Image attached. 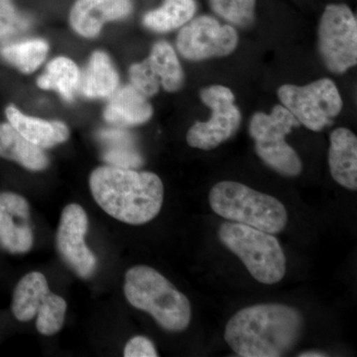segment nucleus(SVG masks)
<instances>
[{"instance_id":"obj_1","label":"nucleus","mask_w":357,"mask_h":357,"mask_svg":"<svg viewBox=\"0 0 357 357\" xmlns=\"http://www.w3.org/2000/svg\"><path fill=\"white\" fill-rule=\"evenodd\" d=\"M302 312L287 305L246 307L231 317L225 340L237 356L280 357L292 351L302 335Z\"/></svg>"},{"instance_id":"obj_2","label":"nucleus","mask_w":357,"mask_h":357,"mask_svg":"<svg viewBox=\"0 0 357 357\" xmlns=\"http://www.w3.org/2000/svg\"><path fill=\"white\" fill-rule=\"evenodd\" d=\"M89 188L96 204L107 215L128 225L151 222L163 204V183L151 172L98 167L89 177Z\"/></svg>"},{"instance_id":"obj_3","label":"nucleus","mask_w":357,"mask_h":357,"mask_svg":"<svg viewBox=\"0 0 357 357\" xmlns=\"http://www.w3.org/2000/svg\"><path fill=\"white\" fill-rule=\"evenodd\" d=\"M124 295L131 306L151 314L168 332H183L190 325L189 299L153 268H130L126 274Z\"/></svg>"},{"instance_id":"obj_4","label":"nucleus","mask_w":357,"mask_h":357,"mask_svg":"<svg viewBox=\"0 0 357 357\" xmlns=\"http://www.w3.org/2000/svg\"><path fill=\"white\" fill-rule=\"evenodd\" d=\"M208 202L220 217L268 234H279L288 222L287 210L279 199L241 183H218L211 190Z\"/></svg>"},{"instance_id":"obj_5","label":"nucleus","mask_w":357,"mask_h":357,"mask_svg":"<svg viewBox=\"0 0 357 357\" xmlns=\"http://www.w3.org/2000/svg\"><path fill=\"white\" fill-rule=\"evenodd\" d=\"M218 237L243 262L256 281L273 285L285 276V255L278 239L271 234L243 223L223 222Z\"/></svg>"},{"instance_id":"obj_6","label":"nucleus","mask_w":357,"mask_h":357,"mask_svg":"<svg viewBox=\"0 0 357 357\" xmlns=\"http://www.w3.org/2000/svg\"><path fill=\"white\" fill-rule=\"evenodd\" d=\"M299 126V121L282 105H275L270 114L256 112L249 122L256 154L284 177H297L302 173L299 155L286 142V136Z\"/></svg>"},{"instance_id":"obj_7","label":"nucleus","mask_w":357,"mask_h":357,"mask_svg":"<svg viewBox=\"0 0 357 357\" xmlns=\"http://www.w3.org/2000/svg\"><path fill=\"white\" fill-rule=\"evenodd\" d=\"M277 93L282 105L299 123L314 132L332 124L344 107L337 86L326 77L306 86L284 84Z\"/></svg>"},{"instance_id":"obj_8","label":"nucleus","mask_w":357,"mask_h":357,"mask_svg":"<svg viewBox=\"0 0 357 357\" xmlns=\"http://www.w3.org/2000/svg\"><path fill=\"white\" fill-rule=\"evenodd\" d=\"M318 48L326 69L342 75L357 64V20L347 4H328L319 23Z\"/></svg>"},{"instance_id":"obj_9","label":"nucleus","mask_w":357,"mask_h":357,"mask_svg":"<svg viewBox=\"0 0 357 357\" xmlns=\"http://www.w3.org/2000/svg\"><path fill=\"white\" fill-rule=\"evenodd\" d=\"M66 312L67 303L51 292L43 274L30 272L18 282L13 300V312L18 321H29L37 317V330L49 337L60 332Z\"/></svg>"},{"instance_id":"obj_10","label":"nucleus","mask_w":357,"mask_h":357,"mask_svg":"<svg viewBox=\"0 0 357 357\" xmlns=\"http://www.w3.org/2000/svg\"><path fill=\"white\" fill-rule=\"evenodd\" d=\"M202 102L211 109L208 121H197L187 133V142L197 149H215L238 131L241 112L231 89L220 84L206 86L199 93Z\"/></svg>"},{"instance_id":"obj_11","label":"nucleus","mask_w":357,"mask_h":357,"mask_svg":"<svg viewBox=\"0 0 357 357\" xmlns=\"http://www.w3.org/2000/svg\"><path fill=\"white\" fill-rule=\"evenodd\" d=\"M238 45L236 30L210 15L192 18L178 32L176 46L180 55L192 62L229 56Z\"/></svg>"},{"instance_id":"obj_12","label":"nucleus","mask_w":357,"mask_h":357,"mask_svg":"<svg viewBox=\"0 0 357 357\" xmlns=\"http://www.w3.org/2000/svg\"><path fill=\"white\" fill-rule=\"evenodd\" d=\"M89 220L79 204H70L63 211L56 237L58 252L68 266L81 278L93 276L96 257L86 243Z\"/></svg>"},{"instance_id":"obj_13","label":"nucleus","mask_w":357,"mask_h":357,"mask_svg":"<svg viewBox=\"0 0 357 357\" xmlns=\"http://www.w3.org/2000/svg\"><path fill=\"white\" fill-rule=\"evenodd\" d=\"M34 241L30 206L22 196L0 194V246L14 255L26 253Z\"/></svg>"},{"instance_id":"obj_14","label":"nucleus","mask_w":357,"mask_h":357,"mask_svg":"<svg viewBox=\"0 0 357 357\" xmlns=\"http://www.w3.org/2000/svg\"><path fill=\"white\" fill-rule=\"evenodd\" d=\"M131 11L130 0H77L70 10V22L77 34L93 38L105 23L122 20Z\"/></svg>"},{"instance_id":"obj_15","label":"nucleus","mask_w":357,"mask_h":357,"mask_svg":"<svg viewBox=\"0 0 357 357\" xmlns=\"http://www.w3.org/2000/svg\"><path fill=\"white\" fill-rule=\"evenodd\" d=\"M328 166L337 184L357 190V137L349 129L340 128L331 134Z\"/></svg>"},{"instance_id":"obj_16","label":"nucleus","mask_w":357,"mask_h":357,"mask_svg":"<svg viewBox=\"0 0 357 357\" xmlns=\"http://www.w3.org/2000/svg\"><path fill=\"white\" fill-rule=\"evenodd\" d=\"M153 109L147 96L132 84L117 89L105 110V121L121 126H139L149 121Z\"/></svg>"},{"instance_id":"obj_17","label":"nucleus","mask_w":357,"mask_h":357,"mask_svg":"<svg viewBox=\"0 0 357 357\" xmlns=\"http://www.w3.org/2000/svg\"><path fill=\"white\" fill-rule=\"evenodd\" d=\"M6 117L9 124L26 140L41 149L54 147L69 139V128L63 122L47 121L28 116L13 105L7 107Z\"/></svg>"},{"instance_id":"obj_18","label":"nucleus","mask_w":357,"mask_h":357,"mask_svg":"<svg viewBox=\"0 0 357 357\" xmlns=\"http://www.w3.org/2000/svg\"><path fill=\"white\" fill-rule=\"evenodd\" d=\"M119 77L112 61L103 52H95L79 74L77 91L89 98H107L119 88Z\"/></svg>"},{"instance_id":"obj_19","label":"nucleus","mask_w":357,"mask_h":357,"mask_svg":"<svg viewBox=\"0 0 357 357\" xmlns=\"http://www.w3.org/2000/svg\"><path fill=\"white\" fill-rule=\"evenodd\" d=\"M0 157L17 162L30 171H42L49 165L43 150L26 140L9 123H0Z\"/></svg>"},{"instance_id":"obj_20","label":"nucleus","mask_w":357,"mask_h":357,"mask_svg":"<svg viewBox=\"0 0 357 357\" xmlns=\"http://www.w3.org/2000/svg\"><path fill=\"white\" fill-rule=\"evenodd\" d=\"M146 62L165 91L175 93L182 88L185 83L184 70L175 50L167 42L155 44Z\"/></svg>"},{"instance_id":"obj_21","label":"nucleus","mask_w":357,"mask_h":357,"mask_svg":"<svg viewBox=\"0 0 357 357\" xmlns=\"http://www.w3.org/2000/svg\"><path fill=\"white\" fill-rule=\"evenodd\" d=\"M98 138L107 145L103 159L110 166L136 169L143 165L142 156L134 145L132 136L121 129H105L98 133Z\"/></svg>"},{"instance_id":"obj_22","label":"nucleus","mask_w":357,"mask_h":357,"mask_svg":"<svg viewBox=\"0 0 357 357\" xmlns=\"http://www.w3.org/2000/svg\"><path fill=\"white\" fill-rule=\"evenodd\" d=\"M197 11L195 0H165L163 6L150 11L143 24L155 32H169L187 24Z\"/></svg>"},{"instance_id":"obj_23","label":"nucleus","mask_w":357,"mask_h":357,"mask_svg":"<svg viewBox=\"0 0 357 357\" xmlns=\"http://www.w3.org/2000/svg\"><path fill=\"white\" fill-rule=\"evenodd\" d=\"M79 70L69 58L59 57L47 66L44 75L37 81L39 88L53 89L60 93L66 100H72L77 91Z\"/></svg>"},{"instance_id":"obj_24","label":"nucleus","mask_w":357,"mask_h":357,"mask_svg":"<svg viewBox=\"0 0 357 357\" xmlns=\"http://www.w3.org/2000/svg\"><path fill=\"white\" fill-rule=\"evenodd\" d=\"M49 45L42 39L7 43L0 49V55L9 64L24 74L38 69L48 55Z\"/></svg>"},{"instance_id":"obj_25","label":"nucleus","mask_w":357,"mask_h":357,"mask_svg":"<svg viewBox=\"0 0 357 357\" xmlns=\"http://www.w3.org/2000/svg\"><path fill=\"white\" fill-rule=\"evenodd\" d=\"M208 4L229 25L248 28L255 23L256 0H208Z\"/></svg>"},{"instance_id":"obj_26","label":"nucleus","mask_w":357,"mask_h":357,"mask_svg":"<svg viewBox=\"0 0 357 357\" xmlns=\"http://www.w3.org/2000/svg\"><path fill=\"white\" fill-rule=\"evenodd\" d=\"M29 25V20L16 11L11 0H0V42L25 32Z\"/></svg>"},{"instance_id":"obj_27","label":"nucleus","mask_w":357,"mask_h":357,"mask_svg":"<svg viewBox=\"0 0 357 357\" xmlns=\"http://www.w3.org/2000/svg\"><path fill=\"white\" fill-rule=\"evenodd\" d=\"M129 77L134 88L137 89L147 98L156 95L161 86L158 79L150 69L146 60L131 66L129 69Z\"/></svg>"},{"instance_id":"obj_28","label":"nucleus","mask_w":357,"mask_h":357,"mask_svg":"<svg viewBox=\"0 0 357 357\" xmlns=\"http://www.w3.org/2000/svg\"><path fill=\"white\" fill-rule=\"evenodd\" d=\"M123 356L126 357H157L155 345L149 338L145 337H134L126 344Z\"/></svg>"},{"instance_id":"obj_29","label":"nucleus","mask_w":357,"mask_h":357,"mask_svg":"<svg viewBox=\"0 0 357 357\" xmlns=\"http://www.w3.org/2000/svg\"><path fill=\"white\" fill-rule=\"evenodd\" d=\"M328 356L325 352L319 351H307L301 352L299 357H324Z\"/></svg>"}]
</instances>
